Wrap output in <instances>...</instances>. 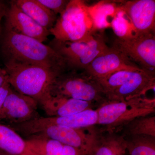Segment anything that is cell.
I'll return each mask as SVG.
<instances>
[{
	"label": "cell",
	"mask_w": 155,
	"mask_h": 155,
	"mask_svg": "<svg viewBox=\"0 0 155 155\" xmlns=\"http://www.w3.org/2000/svg\"><path fill=\"white\" fill-rule=\"evenodd\" d=\"M58 18L50 34L57 40L75 42L84 39L94 32L93 23L84 1H69Z\"/></svg>",
	"instance_id": "cell-6"
},
{
	"label": "cell",
	"mask_w": 155,
	"mask_h": 155,
	"mask_svg": "<svg viewBox=\"0 0 155 155\" xmlns=\"http://www.w3.org/2000/svg\"><path fill=\"white\" fill-rule=\"evenodd\" d=\"M25 140L40 155H87L81 150L43 137L31 135Z\"/></svg>",
	"instance_id": "cell-17"
},
{
	"label": "cell",
	"mask_w": 155,
	"mask_h": 155,
	"mask_svg": "<svg viewBox=\"0 0 155 155\" xmlns=\"http://www.w3.org/2000/svg\"><path fill=\"white\" fill-rule=\"evenodd\" d=\"M95 32L80 41H63L54 39L51 47L64 59L67 71H82L93 59L91 45Z\"/></svg>",
	"instance_id": "cell-9"
},
{
	"label": "cell",
	"mask_w": 155,
	"mask_h": 155,
	"mask_svg": "<svg viewBox=\"0 0 155 155\" xmlns=\"http://www.w3.org/2000/svg\"><path fill=\"white\" fill-rule=\"evenodd\" d=\"M49 94L88 102L96 109L109 100L99 81L84 71H67L58 75L50 86Z\"/></svg>",
	"instance_id": "cell-3"
},
{
	"label": "cell",
	"mask_w": 155,
	"mask_h": 155,
	"mask_svg": "<svg viewBox=\"0 0 155 155\" xmlns=\"http://www.w3.org/2000/svg\"><path fill=\"white\" fill-rule=\"evenodd\" d=\"M46 8L57 14H61L66 8L69 1L66 0H38Z\"/></svg>",
	"instance_id": "cell-23"
},
{
	"label": "cell",
	"mask_w": 155,
	"mask_h": 155,
	"mask_svg": "<svg viewBox=\"0 0 155 155\" xmlns=\"http://www.w3.org/2000/svg\"><path fill=\"white\" fill-rule=\"evenodd\" d=\"M118 132L123 137L135 135L155 137L154 115L136 118L123 126Z\"/></svg>",
	"instance_id": "cell-20"
},
{
	"label": "cell",
	"mask_w": 155,
	"mask_h": 155,
	"mask_svg": "<svg viewBox=\"0 0 155 155\" xmlns=\"http://www.w3.org/2000/svg\"><path fill=\"white\" fill-rule=\"evenodd\" d=\"M7 8L2 3L0 2V36L2 33V21L3 17H5Z\"/></svg>",
	"instance_id": "cell-25"
},
{
	"label": "cell",
	"mask_w": 155,
	"mask_h": 155,
	"mask_svg": "<svg viewBox=\"0 0 155 155\" xmlns=\"http://www.w3.org/2000/svg\"><path fill=\"white\" fill-rule=\"evenodd\" d=\"M112 47L141 69L155 72V34L116 38Z\"/></svg>",
	"instance_id": "cell-7"
},
{
	"label": "cell",
	"mask_w": 155,
	"mask_h": 155,
	"mask_svg": "<svg viewBox=\"0 0 155 155\" xmlns=\"http://www.w3.org/2000/svg\"><path fill=\"white\" fill-rule=\"evenodd\" d=\"M116 3L104 1L100 2L92 7L87 6L94 32L110 26V21L109 19H112L119 7Z\"/></svg>",
	"instance_id": "cell-19"
},
{
	"label": "cell",
	"mask_w": 155,
	"mask_h": 155,
	"mask_svg": "<svg viewBox=\"0 0 155 155\" xmlns=\"http://www.w3.org/2000/svg\"><path fill=\"white\" fill-rule=\"evenodd\" d=\"M8 80V75L5 68L0 67V87Z\"/></svg>",
	"instance_id": "cell-26"
},
{
	"label": "cell",
	"mask_w": 155,
	"mask_h": 155,
	"mask_svg": "<svg viewBox=\"0 0 155 155\" xmlns=\"http://www.w3.org/2000/svg\"><path fill=\"white\" fill-rule=\"evenodd\" d=\"M124 137L130 155H155V137L135 135Z\"/></svg>",
	"instance_id": "cell-21"
},
{
	"label": "cell",
	"mask_w": 155,
	"mask_h": 155,
	"mask_svg": "<svg viewBox=\"0 0 155 155\" xmlns=\"http://www.w3.org/2000/svg\"><path fill=\"white\" fill-rule=\"evenodd\" d=\"M0 151L9 155H40L19 134L1 122Z\"/></svg>",
	"instance_id": "cell-16"
},
{
	"label": "cell",
	"mask_w": 155,
	"mask_h": 155,
	"mask_svg": "<svg viewBox=\"0 0 155 155\" xmlns=\"http://www.w3.org/2000/svg\"><path fill=\"white\" fill-rule=\"evenodd\" d=\"M38 103L30 97L19 93L11 87L0 113V122L20 124L39 119Z\"/></svg>",
	"instance_id": "cell-8"
},
{
	"label": "cell",
	"mask_w": 155,
	"mask_h": 155,
	"mask_svg": "<svg viewBox=\"0 0 155 155\" xmlns=\"http://www.w3.org/2000/svg\"><path fill=\"white\" fill-rule=\"evenodd\" d=\"M90 143L87 155H125V139L119 132L98 125L91 127Z\"/></svg>",
	"instance_id": "cell-13"
},
{
	"label": "cell",
	"mask_w": 155,
	"mask_h": 155,
	"mask_svg": "<svg viewBox=\"0 0 155 155\" xmlns=\"http://www.w3.org/2000/svg\"><path fill=\"white\" fill-rule=\"evenodd\" d=\"M2 49L6 62L41 66L61 74L67 71L64 59L53 48L12 31L6 29Z\"/></svg>",
	"instance_id": "cell-1"
},
{
	"label": "cell",
	"mask_w": 155,
	"mask_h": 155,
	"mask_svg": "<svg viewBox=\"0 0 155 155\" xmlns=\"http://www.w3.org/2000/svg\"><path fill=\"white\" fill-rule=\"evenodd\" d=\"M5 69L12 88L38 103L50 94L53 81L61 74L44 67L6 62Z\"/></svg>",
	"instance_id": "cell-2"
},
{
	"label": "cell",
	"mask_w": 155,
	"mask_h": 155,
	"mask_svg": "<svg viewBox=\"0 0 155 155\" xmlns=\"http://www.w3.org/2000/svg\"><path fill=\"white\" fill-rule=\"evenodd\" d=\"M14 2L20 10L38 24L48 30L52 28L57 15L46 8L38 0H17Z\"/></svg>",
	"instance_id": "cell-18"
},
{
	"label": "cell",
	"mask_w": 155,
	"mask_h": 155,
	"mask_svg": "<svg viewBox=\"0 0 155 155\" xmlns=\"http://www.w3.org/2000/svg\"><path fill=\"white\" fill-rule=\"evenodd\" d=\"M6 29L29 37L41 42L47 40L49 30L42 27L12 1L6 14Z\"/></svg>",
	"instance_id": "cell-14"
},
{
	"label": "cell",
	"mask_w": 155,
	"mask_h": 155,
	"mask_svg": "<svg viewBox=\"0 0 155 155\" xmlns=\"http://www.w3.org/2000/svg\"><path fill=\"white\" fill-rule=\"evenodd\" d=\"M99 81L108 100L126 101L146 96L149 91H154L155 72L143 69L121 70Z\"/></svg>",
	"instance_id": "cell-5"
},
{
	"label": "cell",
	"mask_w": 155,
	"mask_h": 155,
	"mask_svg": "<svg viewBox=\"0 0 155 155\" xmlns=\"http://www.w3.org/2000/svg\"><path fill=\"white\" fill-rule=\"evenodd\" d=\"M0 155H9L8 154L6 153L5 152H3L2 151H0Z\"/></svg>",
	"instance_id": "cell-27"
},
{
	"label": "cell",
	"mask_w": 155,
	"mask_h": 155,
	"mask_svg": "<svg viewBox=\"0 0 155 155\" xmlns=\"http://www.w3.org/2000/svg\"><path fill=\"white\" fill-rule=\"evenodd\" d=\"M119 6L128 17L135 35L155 34V0L122 2Z\"/></svg>",
	"instance_id": "cell-11"
},
{
	"label": "cell",
	"mask_w": 155,
	"mask_h": 155,
	"mask_svg": "<svg viewBox=\"0 0 155 155\" xmlns=\"http://www.w3.org/2000/svg\"><path fill=\"white\" fill-rule=\"evenodd\" d=\"M140 69H142L111 47L95 59L84 71L99 81L121 70Z\"/></svg>",
	"instance_id": "cell-10"
},
{
	"label": "cell",
	"mask_w": 155,
	"mask_h": 155,
	"mask_svg": "<svg viewBox=\"0 0 155 155\" xmlns=\"http://www.w3.org/2000/svg\"><path fill=\"white\" fill-rule=\"evenodd\" d=\"M91 127L76 129L61 125H47L34 130L26 137L31 135L43 137L81 150L87 154L90 143Z\"/></svg>",
	"instance_id": "cell-12"
},
{
	"label": "cell",
	"mask_w": 155,
	"mask_h": 155,
	"mask_svg": "<svg viewBox=\"0 0 155 155\" xmlns=\"http://www.w3.org/2000/svg\"><path fill=\"white\" fill-rule=\"evenodd\" d=\"M110 26L118 38H126L135 35L130 20L125 12L120 8L119 5L111 19Z\"/></svg>",
	"instance_id": "cell-22"
},
{
	"label": "cell",
	"mask_w": 155,
	"mask_h": 155,
	"mask_svg": "<svg viewBox=\"0 0 155 155\" xmlns=\"http://www.w3.org/2000/svg\"><path fill=\"white\" fill-rule=\"evenodd\" d=\"M11 85L8 80L0 87V113L4 105V103L11 90Z\"/></svg>",
	"instance_id": "cell-24"
},
{
	"label": "cell",
	"mask_w": 155,
	"mask_h": 155,
	"mask_svg": "<svg viewBox=\"0 0 155 155\" xmlns=\"http://www.w3.org/2000/svg\"><path fill=\"white\" fill-rule=\"evenodd\" d=\"M97 125L119 132L124 125L138 117L153 115L155 99L142 96L126 101L108 100L96 109Z\"/></svg>",
	"instance_id": "cell-4"
},
{
	"label": "cell",
	"mask_w": 155,
	"mask_h": 155,
	"mask_svg": "<svg viewBox=\"0 0 155 155\" xmlns=\"http://www.w3.org/2000/svg\"><path fill=\"white\" fill-rule=\"evenodd\" d=\"M48 117L68 116L95 107L91 103L60 96L49 94L38 103Z\"/></svg>",
	"instance_id": "cell-15"
}]
</instances>
